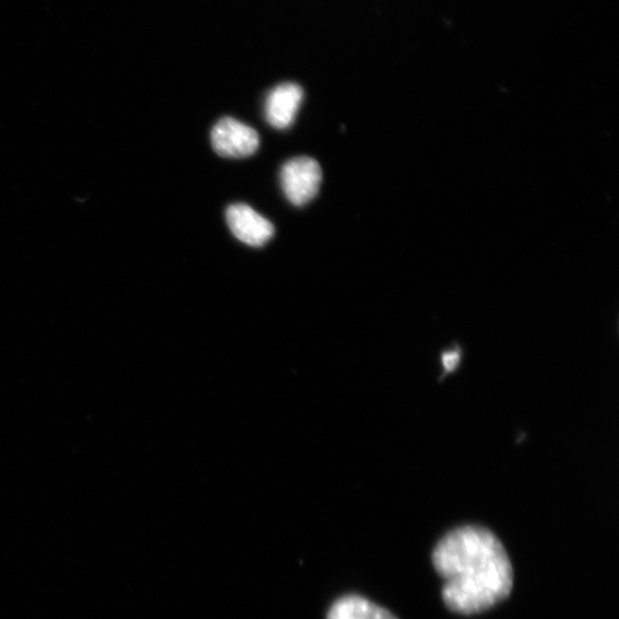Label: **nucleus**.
<instances>
[{"label":"nucleus","instance_id":"1","mask_svg":"<svg viewBox=\"0 0 619 619\" xmlns=\"http://www.w3.org/2000/svg\"><path fill=\"white\" fill-rule=\"evenodd\" d=\"M444 581L446 607L462 615L486 611L504 601L515 585L509 556L490 530L467 526L445 534L433 552Z\"/></svg>","mask_w":619,"mask_h":619},{"label":"nucleus","instance_id":"2","mask_svg":"<svg viewBox=\"0 0 619 619\" xmlns=\"http://www.w3.org/2000/svg\"><path fill=\"white\" fill-rule=\"evenodd\" d=\"M280 179L290 203L302 207L318 195L322 174L316 159L302 156L288 161L281 169Z\"/></svg>","mask_w":619,"mask_h":619},{"label":"nucleus","instance_id":"3","mask_svg":"<svg viewBox=\"0 0 619 619\" xmlns=\"http://www.w3.org/2000/svg\"><path fill=\"white\" fill-rule=\"evenodd\" d=\"M214 152L223 157L244 158L253 155L259 146L256 130L232 118H223L211 131Z\"/></svg>","mask_w":619,"mask_h":619},{"label":"nucleus","instance_id":"4","mask_svg":"<svg viewBox=\"0 0 619 619\" xmlns=\"http://www.w3.org/2000/svg\"><path fill=\"white\" fill-rule=\"evenodd\" d=\"M226 222L234 236L252 247L264 246L275 235L274 224L244 203L228 208Z\"/></svg>","mask_w":619,"mask_h":619},{"label":"nucleus","instance_id":"5","mask_svg":"<svg viewBox=\"0 0 619 619\" xmlns=\"http://www.w3.org/2000/svg\"><path fill=\"white\" fill-rule=\"evenodd\" d=\"M303 99L299 85L285 84L275 88L265 102V118L276 129H287L294 122Z\"/></svg>","mask_w":619,"mask_h":619},{"label":"nucleus","instance_id":"6","mask_svg":"<svg viewBox=\"0 0 619 619\" xmlns=\"http://www.w3.org/2000/svg\"><path fill=\"white\" fill-rule=\"evenodd\" d=\"M328 619H398L389 610L361 596H345L331 607Z\"/></svg>","mask_w":619,"mask_h":619}]
</instances>
